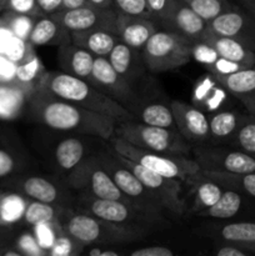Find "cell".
Masks as SVG:
<instances>
[{
	"label": "cell",
	"instance_id": "cell-1",
	"mask_svg": "<svg viewBox=\"0 0 255 256\" xmlns=\"http://www.w3.org/2000/svg\"><path fill=\"white\" fill-rule=\"evenodd\" d=\"M32 108L45 126L60 132H72L108 140L115 132L118 120L75 105L66 100L36 90Z\"/></svg>",
	"mask_w": 255,
	"mask_h": 256
},
{
	"label": "cell",
	"instance_id": "cell-2",
	"mask_svg": "<svg viewBox=\"0 0 255 256\" xmlns=\"http://www.w3.org/2000/svg\"><path fill=\"white\" fill-rule=\"evenodd\" d=\"M38 90L66 100L92 112L114 118L115 120L135 119L129 109L100 92L89 82L64 72H45Z\"/></svg>",
	"mask_w": 255,
	"mask_h": 256
},
{
	"label": "cell",
	"instance_id": "cell-3",
	"mask_svg": "<svg viewBox=\"0 0 255 256\" xmlns=\"http://www.w3.org/2000/svg\"><path fill=\"white\" fill-rule=\"evenodd\" d=\"M109 140L114 152H116L118 154L122 155L124 158L132 160L138 164H142V166L166 178L184 180V182H189L202 170L195 159H189L186 155L142 149V148L130 144L126 140L115 134H112Z\"/></svg>",
	"mask_w": 255,
	"mask_h": 256
},
{
	"label": "cell",
	"instance_id": "cell-4",
	"mask_svg": "<svg viewBox=\"0 0 255 256\" xmlns=\"http://www.w3.org/2000/svg\"><path fill=\"white\" fill-rule=\"evenodd\" d=\"M114 134L142 149L179 155H188L190 152L188 140L178 130L152 126L136 119L118 122Z\"/></svg>",
	"mask_w": 255,
	"mask_h": 256
},
{
	"label": "cell",
	"instance_id": "cell-5",
	"mask_svg": "<svg viewBox=\"0 0 255 256\" xmlns=\"http://www.w3.org/2000/svg\"><path fill=\"white\" fill-rule=\"evenodd\" d=\"M189 39L172 30H156L142 49L146 69L152 72H169L188 64L192 59Z\"/></svg>",
	"mask_w": 255,
	"mask_h": 256
},
{
	"label": "cell",
	"instance_id": "cell-6",
	"mask_svg": "<svg viewBox=\"0 0 255 256\" xmlns=\"http://www.w3.org/2000/svg\"><path fill=\"white\" fill-rule=\"evenodd\" d=\"M64 229L69 236L85 244L95 242H120L136 240L140 238L139 230L130 225H119L98 219L85 214H74L64 222Z\"/></svg>",
	"mask_w": 255,
	"mask_h": 256
},
{
	"label": "cell",
	"instance_id": "cell-7",
	"mask_svg": "<svg viewBox=\"0 0 255 256\" xmlns=\"http://www.w3.org/2000/svg\"><path fill=\"white\" fill-rule=\"evenodd\" d=\"M114 156L120 164L132 170V174L154 195L160 206L165 208L168 212H172V214L182 215L184 212L185 205L182 199V195H180V192H182L180 180L158 174V172L142 166V164H138L132 160L126 159L122 155L118 154L116 152H115Z\"/></svg>",
	"mask_w": 255,
	"mask_h": 256
},
{
	"label": "cell",
	"instance_id": "cell-8",
	"mask_svg": "<svg viewBox=\"0 0 255 256\" xmlns=\"http://www.w3.org/2000/svg\"><path fill=\"white\" fill-rule=\"evenodd\" d=\"M70 182L75 188L89 189L92 196L98 199L122 200V202L135 205L126 195L122 194L102 162L96 159L80 162L72 172Z\"/></svg>",
	"mask_w": 255,
	"mask_h": 256
},
{
	"label": "cell",
	"instance_id": "cell-9",
	"mask_svg": "<svg viewBox=\"0 0 255 256\" xmlns=\"http://www.w3.org/2000/svg\"><path fill=\"white\" fill-rule=\"evenodd\" d=\"M89 82L112 100L124 105L130 112L136 105L138 98L132 84L115 72L106 56H95Z\"/></svg>",
	"mask_w": 255,
	"mask_h": 256
},
{
	"label": "cell",
	"instance_id": "cell-10",
	"mask_svg": "<svg viewBox=\"0 0 255 256\" xmlns=\"http://www.w3.org/2000/svg\"><path fill=\"white\" fill-rule=\"evenodd\" d=\"M52 15L70 32L102 29L116 34L118 12L115 9H100L88 4L75 9L59 10Z\"/></svg>",
	"mask_w": 255,
	"mask_h": 256
},
{
	"label": "cell",
	"instance_id": "cell-11",
	"mask_svg": "<svg viewBox=\"0 0 255 256\" xmlns=\"http://www.w3.org/2000/svg\"><path fill=\"white\" fill-rule=\"evenodd\" d=\"M195 162L202 170L246 174L255 172V155L242 150H226L216 148H199L195 150Z\"/></svg>",
	"mask_w": 255,
	"mask_h": 256
},
{
	"label": "cell",
	"instance_id": "cell-12",
	"mask_svg": "<svg viewBox=\"0 0 255 256\" xmlns=\"http://www.w3.org/2000/svg\"><path fill=\"white\" fill-rule=\"evenodd\" d=\"M208 30L220 36L238 40L255 52V18L250 12L232 6L208 22Z\"/></svg>",
	"mask_w": 255,
	"mask_h": 256
},
{
	"label": "cell",
	"instance_id": "cell-13",
	"mask_svg": "<svg viewBox=\"0 0 255 256\" xmlns=\"http://www.w3.org/2000/svg\"><path fill=\"white\" fill-rule=\"evenodd\" d=\"M102 165L108 170V172L112 175V180L118 185V188L122 190V194L126 195L139 209L146 212L148 215L158 218L156 208L160 205L158 204L154 195L132 174V170H129L122 164H120L122 166H116L114 162H110L108 160L102 162Z\"/></svg>",
	"mask_w": 255,
	"mask_h": 256
},
{
	"label": "cell",
	"instance_id": "cell-14",
	"mask_svg": "<svg viewBox=\"0 0 255 256\" xmlns=\"http://www.w3.org/2000/svg\"><path fill=\"white\" fill-rule=\"evenodd\" d=\"M170 109L174 115L176 129L189 142H205L209 139V118L195 105L172 100Z\"/></svg>",
	"mask_w": 255,
	"mask_h": 256
},
{
	"label": "cell",
	"instance_id": "cell-15",
	"mask_svg": "<svg viewBox=\"0 0 255 256\" xmlns=\"http://www.w3.org/2000/svg\"><path fill=\"white\" fill-rule=\"evenodd\" d=\"M86 205L90 214L96 216L98 219L105 220L112 224H128L130 226H134V224L148 222L150 216L135 205L122 202V200L94 198L90 200L89 204L86 202Z\"/></svg>",
	"mask_w": 255,
	"mask_h": 256
},
{
	"label": "cell",
	"instance_id": "cell-16",
	"mask_svg": "<svg viewBox=\"0 0 255 256\" xmlns=\"http://www.w3.org/2000/svg\"><path fill=\"white\" fill-rule=\"evenodd\" d=\"M166 29L182 35L190 42L202 40L208 29V22L199 16L188 2L176 0L172 12L162 22Z\"/></svg>",
	"mask_w": 255,
	"mask_h": 256
},
{
	"label": "cell",
	"instance_id": "cell-17",
	"mask_svg": "<svg viewBox=\"0 0 255 256\" xmlns=\"http://www.w3.org/2000/svg\"><path fill=\"white\" fill-rule=\"evenodd\" d=\"M212 75L230 95L244 105L249 115L255 116V66L244 68L228 75Z\"/></svg>",
	"mask_w": 255,
	"mask_h": 256
},
{
	"label": "cell",
	"instance_id": "cell-18",
	"mask_svg": "<svg viewBox=\"0 0 255 256\" xmlns=\"http://www.w3.org/2000/svg\"><path fill=\"white\" fill-rule=\"evenodd\" d=\"M156 30V25L152 19L118 12L116 35L120 42H125L132 49L142 52V46Z\"/></svg>",
	"mask_w": 255,
	"mask_h": 256
},
{
	"label": "cell",
	"instance_id": "cell-19",
	"mask_svg": "<svg viewBox=\"0 0 255 256\" xmlns=\"http://www.w3.org/2000/svg\"><path fill=\"white\" fill-rule=\"evenodd\" d=\"M95 56L88 50L72 44V42L60 45L58 52V62H59L62 72L70 75L90 82L94 65Z\"/></svg>",
	"mask_w": 255,
	"mask_h": 256
},
{
	"label": "cell",
	"instance_id": "cell-20",
	"mask_svg": "<svg viewBox=\"0 0 255 256\" xmlns=\"http://www.w3.org/2000/svg\"><path fill=\"white\" fill-rule=\"evenodd\" d=\"M228 90L218 82L214 75H205L196 82L192 92V102L202 112H218L228 102Z\"/></svg>",
	"mask_w": 255,
	"mask_h": 256
},
{
	"label": "cell",
	"instance_id": "cell-21",
	"mask_svg": "<svg viewBox=\"0 0 255 256\" xmlns=\"http://www.w3.org/2000/svg\"><path fill=\"white\" fill-rule=\"evenodd\" d=\"M28 42L32 46H44V45H64L72 42V35L66 28L62 26L59 20L52 15H42L35 20L32 32Z\"/></svg>",
	"mask_w": 255,
	"mask_h": 256
},
{
	"label": "cell",
	"instance_id": "cell-22",
	"mask_svg": "<svg viewBox=\"0 0 255 256\" xmlns=\"http://www.w3.org/2000/svg\"><path fill=\"white\" fill-rule=\"evenodd\" d=\"M202 40L209 42L216 50L220 58L238 62V64L242 65L245 68L255 66V52L242 45L238 40L215 35L208 29L205 34L202 35Z\"/></svg>",
	"mask_w": 255,
	"mask_h": 256
},
{
	"label": "cell",
	"instance_id": "cell-23",
	"mask_svg": "<svg viewBox=\"0 0 255 256\" xmlns=\"http://www.w3.org/2000/svg\"><path fill=\"white\" fill-rule=\"evenodd\" d=\"M72 42L88 50L94 56H106L110 54L112 48L119 42V36L109 30L92 29L85 32H72Z\"/></svg>",
	"mask_w": 255,
	"mask_h": 256
},
{
	"label": "cell",
	"instance_id": "cell-24",
	"mask_svg": "<svg viewBox=\"0 0 255 256\" xmlns=\"http://www.w3.org/2000/svg\"><path fill=\"white\" fill-rule=\"evenodd\" d=\"M138 52L139 50L132 49L129 45L119 40L112 48L110 54L108 55V60L115 69V72L122 75L130 84H132V80L139 76L140 69L142 68L139 66V62H138V59L142 58V55H140V58H138L139 56Z\"/></svg>",
	"mask_w": 255,
	"mask_h": 256
},
{
	"label": "cell",
	"instance_id": "cell-25",
	"mask_svg": "<svg viewBox=\"0 0 255 256\" xmlns=\"http://www.w3.org/2000/svg\"><path fill=\"white\" fill-rule=\"evenodd\" d=\"M45 72H45L42 60L35 54L34 50H32L22 62L16 64L15 79H16L18 85L24 88L26 92L29 90L36 92Z\"/></svg>",
	"mask_w": 255,
	"mask_h": 256
},
{
	"label": "cell",
	"instance_id": "cell-26",
	"mask_svg": "<svg viewBox=\"0 0 255 256\" xmlns=\"http://www.w3.org/2000/svg\"><path fill=\"white\" fill-rule=\"evenodd\" d=\"M199 175L206 179L214 180L220 186H229L232 190H239L250 196L255 198V172L246 174H234V172H210V170H200Z\"/></svg>",
	"mask_w": 255,
	"mask_h": 256
},
{
	"label": "cell",
	"instance_id": "cell-27",
	"mask_svg": "<svg viewBox=\"0 0 255 256\" xmlns=\"http://www.w3.org/2000/svg\"><path fill=\"white\" fill-rule=\"evenodd\" d=\"M20 85L0 84V119H14L22 112L28 95Z\"/></svg>",
	"mask_w": 255,
	"mask_h": 256
},
{
	"label": "cell",
	"instance_id": "cell-28",
	"mask_svg": "<svg viewBox=\"0 0 255 256\" xmlns=\"http://www.w3.org/2000/svg\"><path fill=\"white\" fill-rule=\"evenodd\" d=\"M245 118L246 116H242L235 112H229V110L214 112L209 118L210 135L215 139L230 138L236 132Z\"/></svg>",
	"mask_w": 255,
	"mask_h": 256
},
{
	"label": "cell",
	"instance_id": "cell-29",
	"mask_svg": "<svg viewBox=\"0 0 255 256\" xmlns=\"http://www.w3.org/2000/svg\"><path fill=\"white\" fill-rule=\"evenodd\" d=\"M85 146L76 138H68L60 142L55 149L58 165L64 170H74L82 162Z\"/></svg>",
	"mask_w": 255,
	"mask_h": 256
},
{
	"label": "cell",
	"instance_id": "cell-30",
	"mask_svg": "<svg viewBox=\"0 0 255 256\" xmlns=\"http://www.w3.org/2000/svg\"><path fill=\"white\" fill-rule=\"evenodd\" d=\"M242 208V195L236 190L222 192L220 199L208 209L199 212L200 215L214 219H230L235 216Z\"/></svg>",
	"mask_w": 255,
	"mask_h": 256
},
{
	"label": "cell",
	"instance_id": "cell-31",
	"mask_svg": "<svg viewBox=\"0 0 255 256\" xmlns=\"http://www.w3.org/2000/svg\"><path fill=\"white\" fill-rule=\"evenodd\" d=\"M189 182L195 185V210L198 212L214 205L222 194L220 184L214 180L200 176L199 174Z\"/></svg>",
	"mask_w": 255,
	"mask_h": 256
},
{
	"label": "cell",
	"instance_id": "cell-32",
	"mask_svg": "<svg viewBox=\"0 0 255 256\" xmlns=\"http://www.w3.org/2000/svg\"><path fill=\"white\" fill-rule=\"evenodd\" d=\"M135 119H139L144 124L152 125V126L169 128V129L178 130L170 106L160 104V102L144 105L140 109L139 115H135Z\"/></svg>",
	"mask_w": 255,
	"mask_h": 256
},
{
	"label": "cell",
	"instance_id": "cell-33",
	"mask_svg": "<svg viewBox=\"0 0 255 256\" xmlns=\"http://www.w3.org/2000/svg\"><path fill=\"white\" fill-rule=\"evenodd\" d=\"M220 235L225 242L252 250L255 245V222H242L228 224L222 228Z\"/></svg>",
	"mask_w": 255,
	"mask_h": 256
},
{
	"label": "cell",
	"instance_id": "cell-34",
	"mask_svg": "<svg viewBox=\"0 0 255 256\" xmlns=\"http://www.w3.org/2000/svg\"><path fill=\"white\" fill-rule=\"evenodd\" d=\"M22 190L32 200L48 202V204H52L59 199V192L56 186L44 178H28L22 184Z\"/></svg>",
	"mask_w": 255,
	"mask_h": 256
},
{
	"label": "cell",
	"instance_id": "cell-35",
	"mask_svg": "<svg viewBox=\"0 0 255 256\" xmlns=\"http://www.w3.org/2000/svg\"><path fill=\"white\" fill-rule=\"evenodd\" d=\"M188 5L206 22H210L222 12L234 6L228 0H192Z\"/></svg>",
	"mask_w": 255,
	"mask_h": 256
},
{
	"label": "cell",
	"instance_id": "cell-36",
	"mask_svg": "<svg viewBox=\"0 0 255 256\" xmlns=\"http://www.w3.org/2000/svg\"><path fill=\"white\" fill-rule=\"evenodd\" d=\"M56 218V210L52 204L34 200L24 212V219L28 224L38 225L42 222H52Z\"/></svg>",
	"mask_w": 255,
	"mask_h": 256
},
{
	"label": "cell",
	"instance_id": "cell-37",
	"mask_svg": "<svg viewBox=\"0 0 255 256\" xmlns=\"http://www.w3.org/2000/svg\"><path fill=\"white\" fill-rule=\"evenodd\" d=\"M235 144L239 150L255 155V116L249 115L234 134Z\"/></svg>",
	"mask_w": 255,
	"mask_h": 256
},
{
	"label": "cell",
	"instance_id": "cell-38",
	"mask_svg": "<svg viewBox=\"0 0 255 256\" xmlns=\"http://www.w3.org/2000/svg\"><path fill=\"white\" fill-rule=\"evenodd\" d=\"M25 202L18 195H6L0 199V220L4 222H15L24 216Z\"/></svg>",
	"mask_w": 255,
	"mask_h": 256
},
{
	"label": "cell",
	"instance_id": "cell-39",
	"mask_svg": "<svg viewBox=\"0 0 255 256\" xmlns=\"http://www.w3.org/2000/svg\"><path fill=\"white\" fill-rule=\"evenodd\" d=\"M35 16L32 15L19 14V12H12L8 15V29L10 30L12 35L18 39H22L28 42L32 32V26L35 24Z\"/></svg>",
	"mask_w": 255,
	"mask_h": 256
},
{
	"label": "cell",
	"instance_id": "cell-40",
	"mask_svg": "<svg viewBox=\"0 0 255 256\" xmlns=\"http://www.w3.org/2000/svg\"><path fill=\"white\" fill-rule=\"evenodd\" d=\"M190 56H192V59H194L195 62L205 65L206 68L214 64V62L220 58L216 50H215L209 42H204V40H198V42H192Z\"/></svg>",
	"mask_w": 255,
	"mask_h": 256
},
{
	"label": "cell",
	"instance_id": "cell-41",
	"mask_svg": "<svg viewBox=\"0 0 255 256\" xmlns=\"http://www.w3.org/2000/svg\"><path fill=\"white\" fill-rule=\"evenodd\" d=\"M82 242H76L69 235H60L56 238L52 246L50 248L48 255L50 256H72L78 255L82 252Z\"/></svg>",
	"mask_w": 255,
	"mask_h": 256
},
{
	"label": "cell",
	"instance_id": "cell-42",
	"mask_svg": "<svg viewBox=\"0 0 255 256\" xmlns=\"http://www.w3.org/2000/svg\"><path fill=\"white\" fill-rule=\"evenodd\" d=\"M112 2H114V8L118 12L152 19L146 0H112Z\"/></svg>",
	"mask_w": 255,
	"mask_h": 256
},
{
	"label": "cell",
	"instance_id": "cell-43",
	"mask_svg": "<svg viewBox=\"0 0 255 256\" xmlns=\"http://www.w3.org/2000/svg\"><path fill=\"white\" fill-rule=\"evenodd\" d=\"M175 2L176 0H146V4L152 19L162 24L172 12Z\"/></svg>",
	"mask_w": 255,
	"mask_h": 256
},
{
	"label": "cell",
	"instance_id": "cell-44",
	"mask_svg": "<svg viewBox=\"0 0 255 256\" xmlns=\"http://www.w3.org/2000/svg\"><path fill=\"white\" fill-rule=\"evenodd\" d=\"M35 238L38 239L39 244L42 249L49 252L50 248L56 240L58 235L55 234L54 228L52 226V222H42V224L35 225Z\"/></svg>",
	"mask_w": 255,
	"mask_h": 256
},
{
	"label": "cell",
	"instance_id": "cell-45",
	"mask_svg": "<svg viewBox=\"0 0 255 256\" xmlns=\"http://www.w3.org/2000/svg\"><path fill=\"white\" fill-rule=\"evenodd\" d=\"M19 249L22 255H30V256H42L46 255V250L42 249V245L39 244L36 238L32 234H24L20 236L19 242Z\"/></svg>",
	"mask_w": 255,
	"mask_h": 256
},
{
	"label": "cell",
	"instance_id": "cell-46",
	"mask_svg": "<svg viewBox=\"0 0 255 256\" xmlns=\"http://www.w3.org/2000/svg\"><path fill=\"white\" fill-rule=\"evenodd\" d=\"M32 50V45L30 44L29 42H25V40L15 38L12 42V44H10L9 49L6 50V58L12 60V62H14L15 64H18V62H22Z\"/></svg>",
	"mask_w": 255,
	"mask_h": 256
},
{
	"label": "cell",
	"instance_id": "cell-47",
	"mask_svg": "<svg viewBox=\"0 0 255 256\" xmlns=\"http://www.w3.org/2000/svg\"><path fill=\"white\" fill-rule=\"evenodd\" d=\"M6 8L10 12H19V14L32 15V16L42 15L36 0H8Z\"/></svg>",
	"mask_w": 255,
	"mask_h": 256
},
{
	"label": "cell",
	"instance_id": "cell-48",
	"mask_svg": "<svg viewBox=\"0 0 255 256\" xmlns=\"http://www.w3.org/2000/svg\"><path fill=\"white\" fill-rule=\"evenodd\" d=\"M244 68L245 66L238 64V62H230V60L224 59V58H219L214 64L208 66V70H209V72L215 75H228L238 72V70L244 69Z\"/></svg>",
	"mask_w": 255,
	"mask_h": 256
},
{
	"label": "cell",
	"instance_id": "cell-49",
	"mask_svg": "<svg viewBox=\"0 0 255 256\" xmlns=\"http://www.w3.org/2000/svg\"><path fill=\"white\" fill-rule=\"evenodd\" d=\"M16 64L8 58L0 56V80L2 82H12L15 79Z\"/></svg>",
	"mask_w": 255,
	"mask_h": 256
},
{
	"label": "cell",
	"instance_id": "cell-50",
	"mask_svg": "<svg viewBox=\"0 0 255 256\" xmlns=\"http://www.w3.org/2000/svg\"><path fill=\"white\" fill-rule=\"evenodd\" d=\"M132 256H172L174 252L169 248L165 246H149L142 249L134 250L130 252Z\"/></svg>",
	"mask_w": 255,
	"mask_h": 256
},
{
	"label": "cell",
	"instance_id": "cell-51",
	"mask_svg": "<svg viewBox=\"0 0 255 256\" xmlns=\"http://www.w3.org/2000/svg\"><path fill=\"white\" fill-rule=\"evenodd\" d=\"M252 250L246 249L244 246H240V245L236 244H230V245H225V246L220 248L219 250L216 252L218 256H248L249 254H252Z\"/></svg>",
	"mask_w": 255,
	"mask_h": 256
},
{
	"label": "cell",
	"instance_id": "cell-52",
	"mask_svg": "<svg viewBox=\"0 0 255 256\" xmlns=\"http://www.w3.org/2000/svg\"><path fill=\"white\" fill-rule=\"evenodd\" d=\"M40 14L52 15L62 9V0H36Z\"/></svg>",
	"mask_w": 255,
	"mask_h": 256
},
{
	"label": "cell",
	"instance_id": "cell-53",
	"mask_svg": "<svg viewBox=\"0 0 255 256\" xmlns=\"http://www.w3.org/2000/svg\"><path fill=\"white\" fill-rule=\"evenodd\" d=\"M14 168V162L12 156L4 150H0V176H5L9 174Z\"/></svg>",
	"mask_w": 255,
	"mask_h": 256
},
{
	"label": "cell",
	"instance_id": "cell-54",
	"mask_svg": "<svg viewBox=\"0 0 255 256\" xmlns=\"http://www.w3.org/2000/svg\"><path fill=\"white\" fill-rule=\"evenodd\" d=\"M88 4L100 9H115L112 0H88Z\"/></svg>",
	"mask_w": 255,
	"mask_h": 256
},
{
	"label": "cell",
	"instance_id": "cell-55",
	"mask_svg": "<svg viewBox=\"0 0 255 256\" xmlns=\"http://www.w3.org/2000/svg\"><path fill=\"white\" fill-rule=\"evenodd\" d=\"M84 5H88V0H62V9H75Z\"/></svg>",
	"mask_w": 255,
	"mask_h": 256
},
{
	"label": "cell",
	"instance_id": "cell-56",
	"mask_svg": "<svg viewBox=\"0 0 255 256\" xmlns=\"http://www.w3.org/2000/svg\"><path fill=\"white\" fill-rule=\"evenodd\" d=\"M88 254L90 256H119L120 255L118 252H112V250H100V249H92Z\"/></svg>",
	"mask_w": 255,
	"mask_h": 256
},
{
	"label": "cell",
	"instance_id": "cell-57",
	"mask_svg": "<svg viewBox=\"0 0 255 256\" xmlns=\"http://www.w3.org/2000/svg\"><path fill=\"white\" fill-rule=\"evenodd\" d=\"M245 8H246L248 12L255 18V0H240Z\"/></svg>",
	"mask_w": 255,
	"mask_h": 256
},
{
	"label": "cell",
	"instance_id": "cell-58",
	"mask_svg": "<svg viewBox=\"0 0 255 256\" xmlns=\"http://www.w3.org/2000/svg\"><path fill=\"white\" fill-rule=\"evenodd\" d=\"M5 256H22V252H6L4 254Z\"/></svg>",
	"mask_w": 255,
	"mask_h": 256
},
{
	"label": "cell",
	"instance_id": "cell-59",
	"mask_svg": "<svg viewBox=\"0 0 255 256\" xmlns=\"http://www.w3.org/2000/svg\"><path fill=\"white\" fill-rule=\"evenodd\" d=\"M6 4H8V0H0V10L6 8Z\"/></svg>",
	"mask_w": 255,
	"mask_h": 256
},
{
	"label": "cell",
	"instance_id": "cell-60",
	"mask_svg": "<svg viewBox=\"0 0 255 256\" xmlns=\"http://www.w3.org/2000/svg\"><path fill=\"white\" fill-rule=\"evenodd\" d=\"M182 2H192V0H182Z\"/></svg>",
	"mask_w": 255,
	"mask_h": 256
},
{
	"label": "cell",
	"instance_id": "cell-61",
	"mask_svg": "<svg viewBox=\"0 0 255 256\" xmlns=\"http://www.w3.org/2000/svg\"><path fill=\"white\" fill-rule=\"evenodd\" d=\"M252 252H255V245H254V246H252Z\"/></svg>",
	"mask_w": 255,
	"mask_h": 256
}]
</instances>
